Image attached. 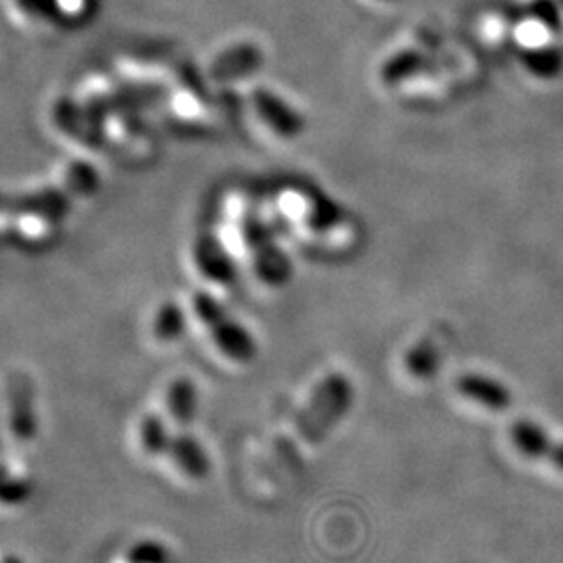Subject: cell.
I'll list each match as a JSON object with an SVG mask.
<instances>
[{
  "label": "cell",
  "instance_id": "1",
  "mask_svg": "<svg viewBox=\"0 0 563 563\" xmlns=\"http://www.w3.org/2000/svg\"><path fill=\"white\" fill-rule=\"evenodd\" d=\"M190 320L197 323L209 351L230 365H249L257 357V344L241 323L228 318L222 305L209 292H195L186 307Z\"/></svg>",
  "mask_w": 563,
  "mask_h": 563
},
{
  "label": "cell",
  "instance_id": "2",
  "mask_svg": "<svg viewBox=\"0 0 563 563\" xmlns=\"http://www.w3.org/2000/svg\"><path fill=\"white\" fill-rule=\"evenodd\" d=\"M69 209V199L60 192H38L21 197L18 202L0 205V234H18L20 241H53L59 234L60 223Z\"/></svg>",
  "mask_w": 563,
  "mask_h": 563
},
{
  "label": "cell",
  "instance_id": "3",
  "mask_svg": "<svg viewBox=\"0 0 563 563\" xmlns=\"http://www.w3.org/2000/svg\"><path fill=\"white\" fill-rule=\"evenodd\" d=\"M353 402V386L342 376L332 374L323 380L307 402L297 420L299 439L305 443H318L341 422Z\"/></svg>",
  "mask_w": 563,
  "mask_h": 563
},
{
  "label": "cell",
  "instance_id": "4",
  "mask_svg": "<svg viewBox=\"0 0 563 563\" xmlns=\"http://www.w3.org/2000/svg\"><path fill=\"white\" fill-rule=\"evenodd\" d=\"M230 260L232 257L223 249L220 239L201 236L190 246L188 265L205 288L222 295L234 284V267Z\"/></svg>",
  "mask_w": 563,
  "mask_h": 563
},
{
  "label": "cell",
  "instance_id": "5",
  "mask_svg": "<svg viewBox=\"0 0 563 563\" xmlns=\"http://www.w3.org/2000/svg\"><path fill=\"white\" fill-rule=\"evenodd\" d=\"M251 107L257 113V118L282 139H295L305 130L301 115L265 88H257L251 95Z\"/></svg>",
  "mask_w": 563,
  "mask_h": 563
},
{
  "label": "cell",
  "instance_id": "6",
  "mask_svg": "<svg viewBox=\"0 0 563 563\" xmlns=\"http://www.w3.org/2000/svg\"><path fill=\"white\" fill-rule=\"evenodd\" d=\"M511 441L530 460H544L563 470V443H551L549 434L532 420H518L511 426Z\"/></svg>",
  "mask_w": 563,
  "mask_h": 563
},
{
  "label": "cell",
  "instance_id": "7",
  "mask_svg": "<svg viewBox=\"0 0 563 563\" xmlns=\"http://www.w3.org/2000/svg\"><path fill=\"white\" fill-rule=\"evenodd\" d=\"M457 390L465 399L481 402L490 411H505L514 401L511 390L505 384L497 383L495 378H488L483 374H463L457 380Z\"/></svg>",
  "mask_w": 563,
  "mask_h": 563
},
{
  "label": "cell",
  "instance_id": "8",
  "mask_svg": "<svg viewBox=\"0 0 563 563\" xmlns=\"http://www.w3.org/2000/svg\"><path fill=\"white\" fill-rule=\"evenodd\" d=\"M262 65V51L253 44H236L220 53L211 63V78L220 81L239 80Z\"/></svg>",
  "mask_w": 563,
  "mask_h": 563
},
{
  "label": "cell",
  "instance_id": "9",
  "mask_svg": "<svg viewBox=\"0 0 563 563\" xmlns=\"http://www.w3.org/2000/svg\"><path fill=\"white\" fill-rule=\"evenodd\" d=\"M163 418L176 428H186L192 423L197 411L195 386L186 378H176L167 384L162 397Z\"/></svg>",
  "mask_w": 563,
  "mask_h": 563
},
{
  "label": "cell",
  "instance_id": "10",
  "mask_svg": "<svg viewBox=\"0 0 563 563\" xmlns=\"http://www.w3.org/2000/svg\"><path fill=\"white\" fill-rule=\"evenodd\" d=\"M7 423L15 437H27L32 428V384L23 374H15L7 383Z\"/></svg>",
  "mask_w": 563,
  "mask_h": 563
},
{
  "label": "cell",
  "instance_id": "11",
  "mask_svg": "<svg viewBox=\"0 0 563 563\" xmlns=\"http://www.w3.org/2000/svg\"><path fill=\"white\" fill-rule=\"evenodd\" d=\"M186 316L188 311H181L176 302H163L159 305L148 322V336L157 346H176L186 334Z\"/></svg>",
  "mask_w": 563,
  "mask_h": 563
},
{
  "label": "cell",
  "instance_id": "12",
  "mask_svg": "<svg viewBox=\"0 0 563 563\" xmlns=\"http://www.w3.org/2000/svg\"><path fill=\"white\" fill-rule=\"evenodd\" d=\"M7 11L27 30H46L55 20H59V11L55 0H4Z\"/></svg>",
  "mask_w": 563,
  "mask_h": 563
},
{
  "label": "cell",
  "instance_id": "13",
  "mask_svg": "<svg viewBox=\"0 0 563 563\" xmlns=\"http://www.w3.org/2000/svg\"><path fill=\"white\" fill-rule=\"evenodd\" d=\"M441 365V351L437 349L434 339H426L420 342L407 357V369L411 376L428 380L437 374V367Z\"/></svg>",
  "mask_w": 563,
  "mask_h": 563
},
{
  "label": "cell",
  "instance_id": "14",
  "mask_svg": "<svg viewBox=\"0 0 563 563\" xmlns=\"http://www.w3.org/2000/svg\"><path fill=\"white\" fill-rule=\"evenodd\" d=\"M423 59L416 53H401L399 57L388 60L383 67V80L386 84H397V81L409 78L420 65Z\"/></svg>",
  "mask_w": 563,
  "mask_h": 563
},
{
  "label": "cell",
  "instance_id": "15",
  "mask_svg": "<svg viewBox=\"0 0 563 563\" xmlns=\"http://www.w3.org/2000/svg\"><path fill=\"white\" fill-rule=\"evenodd\" d=\"M60 18L67 21H81L90 15L92 0H55Z\"/></svg>",
  "mask_w": 563,
  "mask_h": 563
}]
</instances>
